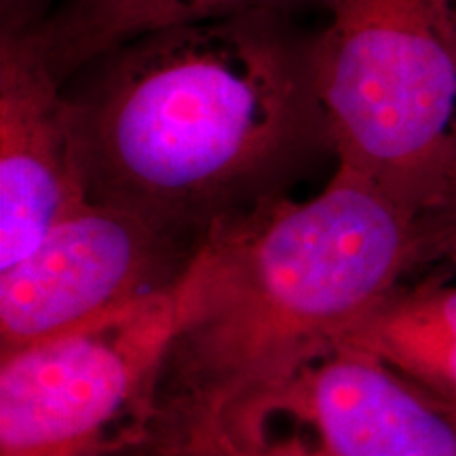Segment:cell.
<instances>
[{
  "label": "cell",
  "mask_w": 456,
  "mask_h": 456,
  "mask_svg": "<svg viewBox=\"0 0 456 456\" xmlns=\"http://www.w3.org/2000/svg\"><path fill=\"white\" fill-rule=\"evenodd\" d=\"M429 260L423 216L342 165L315 197H279L214 232L148 408L155 437L265 440L275 399Z\"/></svg>",
  "instance_id": "obj_2"
},
{
  "label": "cell",
  "mask_w": 456,
  "mask_h": 456,
  "mask_svg": "<svg viewBox=\"0 0 456 456\" xmlns=\"http://www.w3.org/2000/svg\"><path fill=\"white\" fill-rule=\"evenodd\" d=\"M334 349L379 359L431 395L456 402V285H399L342 330Z\"/></svg>",
  "instance_id": "obj_9"
},
{
  "label": "cell",
  "mask_w": 456,
  "mask_h": 456,
  "mask_svg": "<svg viewBox=\"0 0 456 456\" xmlns=\"http://www.w3.org/2000/svg\"><path fill=\"white\" fill-rule=\"evenodd\" d=\"M313 429L315 456H456V423L379 359L334 349L273 403Z\"/></svg>",
  "instance_id": "obj_7"
},
{
  "label": "cell",
  "mask_w": 456,
  "mask_h": 456,
  "mask_svg": "<svg viewBox=\"0 0 456 456\" xmlns=\"http://www.w3.org/2000/svg\"><path fill=\"white\" fill-rule=\"evenodd\" d=\"M444 9H446L450 28H452L456 38V0H444Z\"/></svg>",
  "instance_id": "obj_12"
},
{
  "label": "cell",
  "mask_w": 456,
  "mask_h": 456,
  "mask_svg": "<svg viewBox=\"0 0 456 456\" xmlns=\"http://www.w3.org/2000/svg\"><path fill=\"white\" fill-rule=\"evenodd\" d=\"M429 395H431V393H429ZM431 397L436 399L437 403H440V406L444 408V412H446L450 419H452L454 423H456V402H448V399H440V397H436V395H431Z\"/></svg>",
  "instance_id": "obj_13"
},
{
  "label": "cell",
  "mask_w": 456,
  "mask_h": 456,
  "mask_svg": "<svg viewBox=\"0 0 456 456\" xmlns=\"http://www.w3.org/2000/svg\"><path fill=\"white\" fill-rule=\"evenodd\" d=\"M313 43L336 165L423 218L456 201V38L444 0H326Z\"/></svg>",
  "instance_id": "obj_3"
},
{
  "label": "cell",
  "mask_w": 456,
  "mask_h": 456,
  "mask_svg": "<svg viewBox=\"0 0 456 456\" xmlns=\"http://www.w3.org/2000/svg\"><path fill=\"white\" fill-rule=\"evenodd\" d=\"M431 260L444 258L456 265V201L444 212L425 218Z\"/></svg>",
  "instance_id": "obj_11"
},
{
  "label": "cell",
  "mask_w": 456,
  "mask_h": 456,
  "mask_svg": "<svg viewBox=\"0 0 456 456\" xmlns=\"http://www.w3.org/2000/svg\"><path fill=\"white\" fill-rule=\"evenodd\" d=\"M186 309L188 271L106 322L0 355V456H94L131 406L148 412Z\"/></svg>",
  "instance_id": "obj_4"
},
{
  "label": "cell",
  "mask_w": 456,
  "mask_h": 456,
  "mask_svg": "<svg viewBox=\"0 0 456 456\" xmlns=\"http://www.w3.org/2000/svg\"><path fill=\"white\" fill-rule=\"evenodd\" d=\"M89 201L64 83L30 30L0 45V271Z\"/></svg>",
  "instance_id": "obj_6"
},
{
  "label": "cell",
  "mask_w": 456,
  "mask_h": 456,
  "mask_svg": "<svg viewBox=\"0 0 456 456\" xmlns=\"http://www.w3.org/2000/svg\"><path fill=\"white\" fill-rule=\"evenodd\" d=\"M151 456H315L311 446L289 440H243L224 431H184L157 437Z\"/></svg>",
  "instance_id": "obj_10"
},
{
  "label": "cell",
  "mask_w": 456,
  "mask_h": 456,
  "mask_svg": "<svg viewBox=\"0 0 456 456\" xmlns=\"http://www.w3.org/2000/svg\"><path fill=\"white\" fill-rule=\"evenodd\" d=\"M201 248L87 201L0 271V355L91 328L174 288Z\"/></svg>",
  "instance_id": "obj_5"
},
{
  "label": "cell",
  "mask_w": 456,
  "mask_h": 456,
  "mask_svg": "<svg viewBox=\"0 0 456 456\" xmlns=\"http://www.w3.org/2000/svg\"><path fill=\"white\" fill-rule=\"evenodd\" d=\"M313 43L289 13L260 11L148 32L91 61L66 89L89 201L203 245L285 197L334 157Z\"/></svg>",
  "instance_id": "obj_1"
},
{
  "label": "cell",
  "mask_w": 456,
  "mask_h": 456,
  "mask_svg": "<svg viewBox=\"0 0 456 456\" xmlns=\"http://www.w3.org/2000/svg\"><path fill=\"white\" fill-rule=\"evenodd\" d=\"M326 0H66L41 24L28 28L61 83L121 45L163 28L243 13H292Z\"/></svg>",
  "instance_id": "obj_8"
}]
</instances>
